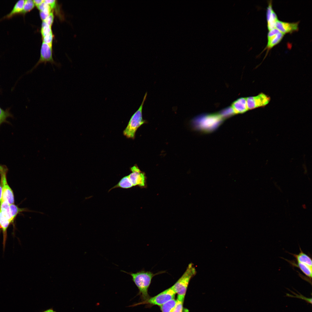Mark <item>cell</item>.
Returning <instances> with one entry per match:
<instances>
[{
	"instance_id": "1",
	"label": "cell",
	"mask_w": 312,
	"mask_h": 312,
	"mask_svg": "<svg viewBox=\"0 0 312 312\" xmlns=\"http://www.w3.org/2000/svg\"><path fill=\"white\" fill-rule=\"evenodd\" d=\"M124 272L131 276L133 281L139 290V294L142 301L150 297L148 290L153 278L156 275L164 272V271H161L154 274L150 271L144 270L140 271L135 273Z\"/></svg>"
},
{
	"instance_id": "2",
	"label": "cell",
	"mask_w": 312,
	"mask_h": 312,
	"mask_svg": "<svg viewBox=\"0 0 312 312\" xmlns=\"http://www.w3.org/2000/svg\"><path fill=\"white\" fill-rule=\"evenodd\" d=\"M147 94V93L146 92L139 108L132 116L127 126L123 131V135L128 138L134 139L138 128L146 122V120L143 119L142 111Z\"/></svg>"
},
{
	"instance_id": "3",
	"label": "cell",
	"mask_w": 312,
	"mask_h": 312,
	"mask_svg": "<svg viewBox=\"0 0 312 312\" xmlns=\"http://www.w3.org/2000/svg\"><path fill=\"white\" fill-rule=\"evenodd\" d=\"M196 273V270L192 264H189L182 275L172 286L177 294V299L184 300L190 280Z\"/></svg>"
},
{
	"instance_id": "4",
	"label": "cell",
	"mask_w": 312,
	"mask_h": 312,
	"mask_svg": "<svg viewBox=\"0 0 312 312\" xmlns=\"http://www.w3.org/2000/svg\"><path fill=\"white\" fill-rule=\"evenodd\" d=\"M223 118L220 114H214L197 117L193 120L196 127L205 132H210L216 129Z\"/></svg>"
},
{
	"instance_id": "5",
	"label": "cell",
	"mask_w": 312,
	"mask_h": 312,
	"mask_svg": "<svg viewBox=\"0 0 312 312\" xmlns=\"http://www.w3.org/2000/svg\"><path fill=\"white\" fill-rule=\"evenodd\" d=\"M8 170L6 165L0 164V183L2 187L3 191L1 202L7 201L10 205L14 203V197L13 191L7 181V174Z\"/></svg>"
},
{
	"instance_id": "6",
	"label": "cell",
	"mask_w": 312,
	"mask_h": 312,
	"mask_svg": "<svg viewBox=\"0 0 312 312\" xmlns=\"http://www.w3.org/2000/svg\"><path fill=\"white\" fill-rule=\"evenodd\" d=\"M176 293L172 287L157 295L133 305L136 306L142 304H150L160 306L167 301L175 298Z\"/></svg>"
},
{
	"instance_id": "7",
	"label": "cell",
	"mask_w": 312,
	"mask_h": 312,
	"mask_svg": "<svg viewBox=\"0 0 312 312\" xmlns=\"http://www.w3.org/2000/svg\"><path fill=\"white\" fill-rule=\"evenodd\" d=\"M47 62L54 64L58 67L60 66V65L55 62L53 59L52 47L43 42L40 50V58L34 66L29 72L30 73L32 72L40 64L44 63L45 64Z\"/></svg>"
},
{
	"instance_id": "8",
	"label": "cell",
	"mask_w": 312,
	"mask_h": 312,
	"mask_svg": "<svg viewBox=\"0 0 312 312\" xmlns=\"http://www.w3.org/2000/svg\"><path fill=\"white\" fill-rule=\"evenodd\" d=\"M270 100L268 96L260 93L258 95L246 98L247 103L248 109H252L263 107L268 104Z\"/></svg>"
},
{
	"instance_id": "9",
	"label": "cell",
	"mask_w": 312,
	"mask_h": 312,
	"mask_svg": "<svg viewBox=\"0 0 312 312\" xmlns=\"http://www.w3.org/2000/svg\"><path fill=\"white\" fill-rule=\"evenodd\" d=\"M11 222L10 209H0V228L2 229L3 235V250L5 248L7 238V229Z\"/></svg>"
},
{
	"instance_id": "10",
	"label": "cell",
	"mask_w": 312,
	"mask_h": 312,
	"mask_svg": "<svg viewBox=\"0 0 312 312\" xmlns=\"http://www.w3.org/2000/svg\"><path fill=\"white\" fill-rule=\"evenodd\" d=\"M131 172L128 177L133 186H138L141 187L145 186L146 177L145 173L142 172L136 166L130 168Z\"/></svg>"
},
{
	"instance_id": "11",
	"label": "cell",
	"mask_w": 312,
	"mask_h": 312,
	"mask_svg": "<svg viewBox=\"0 0 312 312\" xmlns=\"http://www.w3.org/2000/svg\"><path fill=\"white\" fill-rule=\"evenodd\" d=\"M299 21L294 23L283 22L278 20L275 24V28L285 35L298 31Z\"/></svg>"
},
{
	"instance_id": "12",
	"label": "cell",
	"mask_w": 312,
	"mask_h": 312,
	"mask_svg": "<svg viewBox=\"0 0 312 312\" xmlns=\"http://www.w3.org/2000/svg\"><path fill=\"white\" fill-rule=\"evenodd\" d=\"M266 18L267 27L269 31L275 28V24L278 20L277 16L272 8V2L270 1L267 8Z\"/></svg>"
},
{
	"instance_id": "13",
	"label": "cell",
	"mask_w": 312,
	"mask_h": 312,
	"mask_svg": "<svg viewBox=\"0 0 312 312\" xmlns=\"http://www.w3.org/2000/svg\"><path fill=\"white\" fill-rule=\"evenodd\" d=\"M25 2L24 0L17 1L14 5L13 8L8 14L0 19V21L5 19H9L19 14H22Z\"/></svg>"
},
{
	"instance_id": "14",
	"label": "cell",
	"mask_w": 312,
	"mask_h": 312,
	"mask_svg": "<svg viewBox=\"0 0 312 312\" xmlns=\"http://www.w3.org/2000/svg\"><path fill=\"white\" fill-rule=\"evenodd\" d=\"M235 114L243 113L247 111L246 98H241L235 101L231 107Z\"/></svg>"
},
{
	"instance_id": "15",
	"label": "cell",
	"mask_w": 312,
	"mask_h": 312,
	"mask_svg": "<svg viewBox=\"0 0 312 312\" xmlns=\"http://www.w3.org/2000/svg\"><path fill=\"white\" fill-rule=\"evenodd\" d=\"M293 267H297L311 281L312 275V268L303 263L297 262H296L294 260L290 261L285 259Z\"/></svg>"
},
{
	"instance_id": "16",
	"label": "cell",
	"mask_w": 312,
	"mask_h": 312,
	"mask_svg": "<svg viewBox=\"0 0 312 312\" xmlns=\"http://www.w3.org/2000/svg\"><path fill=\"white\" fill-rule=\"evenodd\" d=\"M300 252L298 254H294L288 252L292 255L296 259L297 262L305 264L312 268V261L311 258L307 255L304 253L299 247Z\"/></svg>"
},
{
	"instance_id": "17",
	"label": "cell",
	"mask_w": 312,
	"mask_h": 312,
	"mask_svg": "<svg viewBox=\"0 0 312 312\" xmlns=\"http://www.w3.org/2000/svg\"><path fill=\"white\" fill-rule=\"evenodd\" d=\"M284 34L280 32L270 37H267L268 43L266 47L268 51L278 44L282 40Z\"/></svg>"
},
{
	"instance_id": "18",
	"label": "cell",
	"mask_w": 312,
	"mask_h": 312,
	"mask_svg": "<svg viewBox=\"0 0 312 312\" xmlns=\"http://www.w3.org/2000/svg\"><path fill=\"white\" fill-rule=\"evenodd\" d=\"M133 187L128 175H127L122 178L116 185L109 190L108 192L113 189L117 188L127 189Z\"/></svg>"
},
{
	"instance_id": "19",
	"label": "cell",
	"mask_w": 312,
	"mask_h": 312,
	"mask_svg": "<svg viewBox=\"0 0 312 312\" xmlns=\"http://www.w3.org/2000/svg\"><path fill=\"white\" fill-rule=\"evenodd\" d=\"M177 303V300L175 298L172 299L161 305L160 309L162 312H173Z\"/></svg>"
},
{
	"instance_id": "20",
	"label": "cell",
	"mask_w": 312,
	"mask_h": 312,
	"mask_svg": "<svg viewBox=\"0 0 312 312\" xmlns=\"http://www.w3.org/2000/svg\"><path fill=\"white\" fill-rule=\"evenodd\" d=\"M34 5L35 4L33 0H25L22 14L24 15L27 12H30L34 8Z\"/></svg>"
},
{
	"instance_id": "21",
	"label": "cell",
	"mask_w": 312,
	"mask_h": 312,
	"mask_svg": "<svg viewBox=\"0 0 312 312\" xmlns=\"http://www.w3.org/2000/svg\"><path fill=\"white\" fill-rule=\"evenodd\" d=\"M12 116L8 111L4 110L0 107V125L3 122L9 123L6 120L7 118Z\"/></svg>"
},
{
	"instance_id": "22",
	"label": "cell",
	"mask_w": 312,
	"mask_h": 312,
	"mask_svg": "<svg viewBox=\"0 0 312 312\" xmlns=\"http://www.w3.org/2000/svg\"><path fill=\"white\" fill-rule=\"evenodd\" d=\"M51 32H52L51 29V26L47 24L44 21H43L42 24L41 29V33L42 38L44 37Z\"/></svg>"
},
{
	"instance_id": "23",
	"label": "cell",
	"mask_w": 312,
	"mask_h": 312,
	"mask_svg": "<svg viewBox=\"0 0 312 312\" xmlns=\"http://www.w3.org/2000/svg\"><path fill=\"white\" fill-rule=\"evenodd\" d=\"M177 303L176 307L173 312H188V309L183 307V300L177 299Z\"/></svg>"
},
{
	"instance_id": "24",
	"label": "cell",
	"mask_w": 312,
	"mask_h": 312,
	"mask_svg": "<svg viewBox=\"0 0 312 312\" xmlns=\"http://www.w3.org/2000/svg\"><path fill=\"white\" fill-rule=\"evenodd\" d=\"M234 114L233 109L231 107L224 109L220 114L223 118L231 116Z\"/></svg>"
},
{
	"instance_id": "25",
	"label": "cell",
	"mask_w": 312,
	"mask_h": 312,
	"mask_svg": "<svg viewBox=\"0 0 312 312\" xmlns=\"http://www.w3.org/2000/svg\"><path fill=\"white\" fill-rule=\"evenodd\" d=\"M53 38V35L51 32L42 38L43 42L52 47Z\"/></svg>"
},
{
	"instance_id": "26",
	"label": "cell",
	"mask_w": 312,
	"mask_h": 312,
	"mask_svg": "<svg viewBox=\"0 0 312 312\" xmlns=\"http://www.w3.org/2000/svg\"><path fill=\"white\" fill-rule=\"evenodd\" d=\"M290 291L291 292L293 293V294H294L295 295V296H293L292 295H290V294H286L287 296H289V297H296V298H300V299H303V300H305L306 301V302H307V303H310L311 304H312V298H307L304 297L302 295H301V294H300L299 293V294H300V295H299L298 294H296L294 292H293L291 291Z\"/></svg>"
},
{
	"instance_id": "27",
	"label": "cell",
	"mask_w": 312,
	"mask_h": 312,
	"mask_svg": "<svg viewBox=\"0 0 312 312\" xmlns=\"http://www.w3.org/2000/svg\"><path fill=\"white\" fill-rule=\"evenodd\" d=\"M54 16L52 12H51L49 16L43 21L47 24L51 26L53 21Z\"/></svg>"
},
{
	"instance_id": "28",
	"label": "cell",
	"mask_w": 312,
	"mask_h": 312,
	"mask_svg": "<svg viewBox=\"0 0 312 312\" xmlns=\"http://www.w3.org/2000/svg\"><path fill=\"white\" fill-rule=\"evenodd\" d=\"M51 12V11L49 10H44L40 11V15L42 20L43 21H44Z\"/></svg>"
},
{
	"instance_id": "29",
	"label": "cell",
	"mask_w": 312,
	"mask_h": 312,
	"mask_svg": "<svg viewBox=\"0 0 312 312\" xmlns=\"http://www.w3.org/2000/svg\"><path fill=\"white\" fill-rule=\"evenodd\" d=\"M44 2L48 4L52 9L54 8L56 6V2L55 0H44Z\"/></svg>"
},
{
	"instance_id": "30",
	"label": "cell",
	"mask_w": 312,
	"mask_h": 312,
	"mask_svg": "<svg viewBox=\"0 0 312 312\" xmlns=\"http://www.w3.org/2000/svg\"><path fill=\"white\" fill-rule=\"evenodd\" d=\"M35 5L37 7L40 5L42 3L44 0H33Z\"/></svg>"
},
{
	"instance_id": "31",
	"label": "cell",
	"mask_w": 312,
	"mask_h": 312,
	"mask_svg": "<svg viewBox=\"0 0 312 312\" xmlns=\"http://www.w3.org/2000/svg\"><path fill=\"white\" fill-rule=\"evenodd\" d=\"M2 188L1 185L0 183V206L1 204V202L2 196Z\"/></svg>"
},
{
	"instance_id": "32",
	"label": "cell",
	"mask_w": 312,
	"mask_h": 312,
	"mask_svg": "<svg viewBox=\"0 0 312 312\" xmlns=\"http://www.w3.org/2000/svg\"><path fill=\"white\" fill-rule=\"evenodd\" d=\"M41 312H57L56 311L54 310L53 308H50L49 309H48L46 310H44Z\"/></svg>"
}]
</instances>
